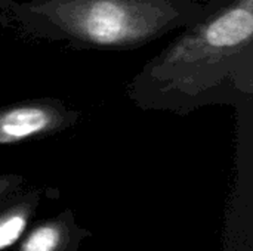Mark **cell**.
<instances>
[{
    "mask_svg": "<svg viewBox=\"0 0 253 251\" xmlns=\"http://www.w3.org/2000/svg\"><path fill=\"white\" fill-rule=\"evenodd\" d=\"M173 16L162 0H65L55 21L70 34L99 46H127L159 33Z\"/></svg>",
    "mask_w": 253,
    "mask_h": 251,
    "instance_id": "1",
    "label": "cell"
},
{
    "mask_svg": "<svg viewBox=\"0 0 253 251\" xmlns=\"http://www.w3.org/2000/svg\"><path fill=\"white\" fill-rule=\"evenodd\" d=\"M42 194L15 192L0 203V251L16 246L33 225Z\"/></svg>",
    "mask_w": 253,
    "mask_h": 251,
    "instance_id": "5",
    "label": "cell"
},
{
    "mask_svg": "<svg viewBox=\"0 0 253 251\" xmlns=\"http://www.w3.org/2000/svg\"><path fill=\"white\" fill-rule=\"evenodd\" d=\"M24 183L22 176L16 175H1L0 176V203L10 197L12 194L18 192Z\"/></svg>",
    "mask_w": 253,
    "mask_h": 251,
    "instance_id": "6",
    "label": "cell"
},
{
    "mask_svg": "<svg viewBox=\"0 0 253 251\" xmlns=\"http://www.w3.org/2000/svg\"><path fill=\"white\" fill-rule=\"evenodd\" d=\"M90 237L92 232L80 226L73 210L67 209L31 225L15 251H79Z\"/></svg>",
    "mask_w": 253,
    "mask_h": 251,
    "instance_id": "3",
    "label": "cell"
},
{
    "mask_svg": "<svg viewBox=\"0 0 253 251\" xmlns=\"http://www.w3.org/2000/svg\"><path fill=\"white\" fill-rule=\"evenodd\" d=\"M253 34V0H239L211 19L194 37H187L172 47L169 65L194 64L209 55L228 53L251 41Z\"/></svg>",
    "mask_w": 253,
    "mask_h": 251,
    "instance_id": "2",
    "label": "cell"
},
{
    "mask_svg": "<svg viewBox=\"0 0 253 251\" xmlns=\"http://www.w3.org/2000/svg\"><path fill=\"white\" fill-rule=\"evenodd\" d=\"M61 123L62 114L46 104H25L0 109V145L24 142L56 129Z\"/></svg>",
    "mask_w": 253,
    "mask_h": 251,
    "instance_id": "4",
    "label": "cell"
}]
</instances>
